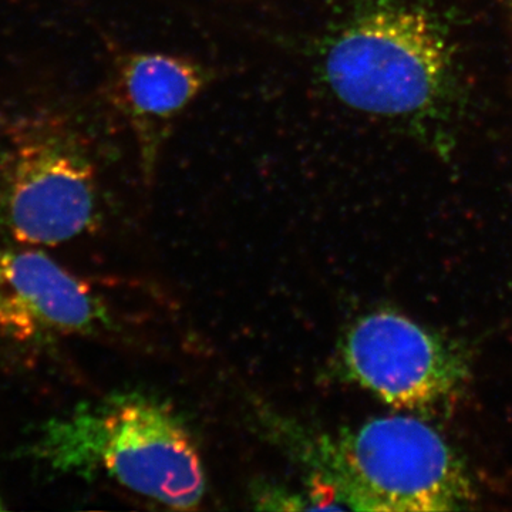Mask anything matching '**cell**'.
Returning <instances> with one entry per match:
<instances>
[{"instance_id":"cell-1","label":"cell","mask_w":512,"mask_h":512,"mask_svg":"<svg viewBox=\"0 0 512 512\" xmlns=\"http://www.w3.org/2000/svg\"><path fill=\"white\" fill-rule=\"evenodd\" d=\"M30 453L56 473L101 474L174 510H194L205 494L190 433L146 394L113 393L77 404L40 427Z\"/></svg>"},{"instance_id":"cell-2","label":"cell","mask_w":512,"mask_h":512,"mask_svg":"<svg viewBox=\"0 0 512 512\" xmlns=\"http://www.w3.org/2000/svg\"><path fill=\"white\" fill-rule=\"evenodd\" d=\"M320 67L343 106L412 124L443 109L456 69L443 23L397 0H369L350 13L323 46Z\"/></svg>"},{"instance_id":"cell-3","label":"cell","mask_w":512,"mask_h":512,"mask_svg":"<svg viewBox=\"0 0 512 512\" xmlns=\"http://www.w3.org/2000/svg\"><path fill=\"white\" fill-rule=\"evenodd\" d=\"M318 478L346 508L437 512L476 498L463 460L430 424L413 416L379 417L318 441Z\"/></svg>"},{"instance_id":"cell-4","label":"cell","mask_w":512,"mask_h":512,"mask_svg":"<svg viewBox=\"0 0 512 512\" xmlns=\"http://www.w3.org/2000/svg\"><path fill=\"white\" fill-rule=\"evenodd\" d=\"M99 221L96 165L79 131L56 114L10 124L0 151V222L16 241L56 247Z\"/></svg>"},{"instance_id":"cell-5","label":"cell","mask_w":512,"mask_h":512,"mask_svg":"<svg viewBox=\"0 0 512 512\" xmlns=\"http://www.w3.org/2000/svg\"><path fill=\"white\" fill-rule=\"evenodd\" d=\"M343 365L353 382L406 410L437 409L456 399L470 362L453 340L394 312H375L346 333Z\"/></svg>"},{"instance_id":"cell-6","label":"cell","mask_w":512,"mask_h":512,"mask_svg":"<svg viewBox=\"0 0 512 512\" xmlns=\"http://www.w3.org/2000/svg\"><path fill=\"white\" fill-rule=\"evenodd\" d=\"M92 286L33 249L0 248V335L13 342L92 335L109 325Z\"/></svg>"},{"instance_id":"cell-7","label":"cell","mask_w":512,"mask_h":512,"mask_svg":"<svg viewBox=\"0 0 512 512\" xmlns=\"http://www.w3.org/2000/svg\"><path fill=\"white\" fill-rule=\"evenodd\" d=\"M211 79L204 64L188 57L157 52H124L114 57V104L136 141L146 180L156 173L175 123Z\"/></svg>"},{"instance_id":"cell-8","label":"cell","mask_w":512,"mask_h":512,"mask_svg":"<svg viewBox=\"0 0 512 512\" xmlns=\"http://www.w3.org/2000/svg\"><path fill=\"white\" fill-rule=\"evenodd\" d=\"M6 510L5 501H3L2 495H0V511Z\"/></svg>"}]
</instances>
